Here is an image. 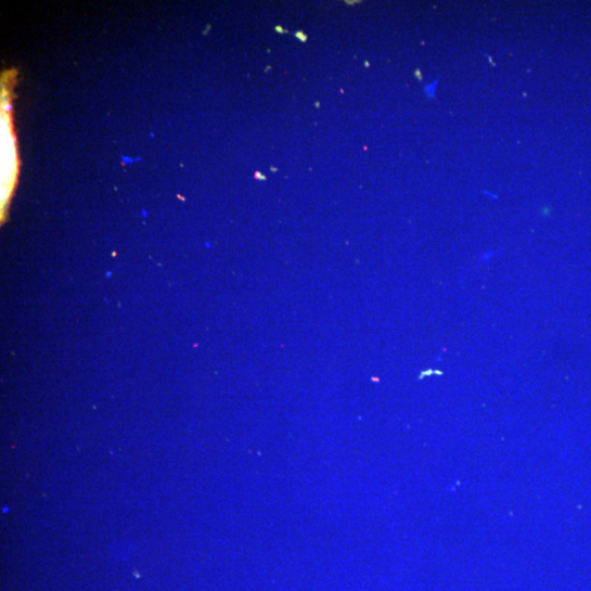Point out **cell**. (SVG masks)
Returning <instances> with one entry per match:
<instances>
[{"label": "cell", "instance_id": "1", "mask_svg": "<svg viewBox=\"0 0 591 591\" xmlns=\"http://www.w3.org/2000/svg\"><path fill=\"white\" fill-rule=\"evenodd\" d=\"M7 108L10 111V110L12 108V105L9 104V105L7 106Z\"/></svg>", "mask_w": 591, "mask_h": 591}]
</instances>
